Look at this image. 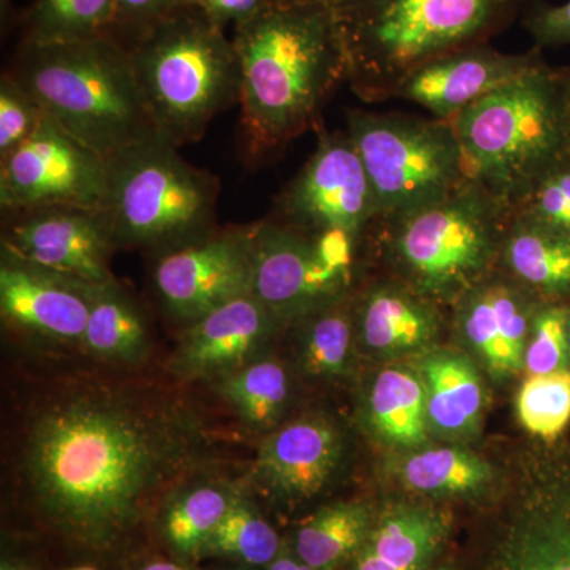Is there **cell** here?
I'll return each mask as SVG.
<instances>
[{"mask_svg": "<svg viewBox=\"0 0 570 570\" xmlns=\"http://www.w3.org/2000/svg\"><path fill=\"white\" fill-rule=\"evenodd\" d=\"M343 460V439L322 417L295 420L273 431L254 461L255 482L283 501L316 497L335 478Z\"/></svg>", "mask_w": 570, "mask_h": 570, "instance_id": "obj_18", "label": "cell"}, {"mask_svg": "<svg viewBox=\"0 0 570 570\" xmlns=\"http://www.w3.org/2000/svg\"><path fill=\"white\" fill-rule=\"evenodd\" d=\"M355 336L376 354L419 351L441 330L436 303L403 281L376 284L352 299Z\"/></svg>", "mask_w": 570, "mask_h": 570, "instance_id": "obj_20", "label": "cell"}, {"mask_svg": "<svg viewBox=\"0 0 570 570\" xmlns=\"http://www.w3.org/2000/svg\"><path fill=\"white\" fill-rule=\"evenodd\" d=\"M512 212L469 179L436 204L379 223L400 281L433 303H453L494 272Z\"/></svg>", "mask_w": 570, "mask_h": 570, "instance_id": "obj_7", "label": "cell"}, {"mask_svg": "<svg viewBox=\"0 0 570 570\" xmlns=\"http://www.w3.org/2000/svg\"><path fill=\"white\" fill-rule=\"evenodd\" d=\"M430 426L445 436H466L482 419V382L474 366L453 352H436L422 365Z\"/></svg>", "mask_w": 570, "mask_h": 570, "instance_id": "obj_23", "label": "cell"}, {"mask_svg": "<svg viewBox=\"0 0 570 570\" xmlns=\"http://www.w3.org/2000/svg\"><path fill=\"white\" fill-rule=\"evenodd\" d=\"M524 28L539 50L570 45V0L562 6L535 3L524 18Z\"/></svg>", "mask_w": 570, "mask_h": 570, "instance_id": "obj_38", "label": "cell"}, {"mask_svg": "<svg viewBox=\"0 0 570 570\" xmlns=\"http://www.w3.org/2000/svg\"><path fill=\"white\" fill-rule=\"evenodd\" d=\"M107 159L67 134L50 116L29 140L0 159V208H104Z\"/></svg>", "mask_w": 570, "mask_h": 570, "instance_id": "obj_12", "label": "cell"}, {"mask_svg": "<svg viewBox=\"0 0 570 570\" xmlns=\"http://www.w3.org/2000/svg\"><path fill=\"white\" fill-rule=\"evenodd\" d=\"M569 309L540 307L531 326L530 343L524 352V367L530 376H546L564 370L569 347Z\"/></svg>", "mask_w": 570, "mask_h": 570, "instance_id": "obj_36", "label": "cell"}, {"mask_svg": "<svg viewBox=\"0 0 570 570\" xmlns=\"http://www.w3.org/2000/svg\"><path fill=\"white\" fill-rule=\"evenodd\" d=\"M2 216L3 254L92 287L116 279L110 264L119 247L104 208L48 206Z\"/></svg>", "mask_w": 570, "mask_h": 570, "instance_id": "obj_14", "label": "cell"}, {"mask_svg": "<svg viewBox=\"0 0 570 570\" xmlns=\"http://www.w3.org/2000/svg\"><path fill=\"white\" fill-rule=\"evenodd\" d=\"M247 570V569H246Z\"/></svg>", "mask_w": 570, "mask_h": 570, "instance_id": "obj_48", "label": "cell"}, {"mask_svg": "<svg viewBox=\"0 0 570 570\" xmlns=\"http://www.w3.org/2000/svg\"><path fill=\"white\" fill-rule=\"evenodd\" d=\"M512 216L570 239V159L540 179Z\"/></svg>", "mask_w": 570, "mask_h": 570, "instance_id": "obj_34", "label": "cell"}, {"mask_svg": "<svg viewBox=\"0 0 570 570\" xmlns=\"http://www.w3.org/2000/svg\"><path fill=\"white\" fill-rule=\"evenodd\" d=\"M287 324L254 295L184 326L168 370L181 379L217 381L264 358Z\"/></svg>", "mask_w": 570, "mask_h": 570, "instance_id": "obj_16", "label": "cell"}, {"mask_svg": "<svg viewBox=\"0 0 570 570\" xmlns=\"http://www.w3.org/2000/svg\"><path fill=\"white\" fill-rule=\"evenodd\" d=\"M346 119L376 197L377 224L436 204L471 179L452 119L356 108Z\"/></svg>", "mask_w": 570, "mask_h": 570, "instance_id": "obj_9", "label": "cell"}, {"mask_svg": "<svg viewBox=\"0 0 570 570\" xmlns=\"http://www.w3.org/2000/svg\"><path fill=\"white\" fill-rule=\"evenodd\" d=\"M189 6V0H116L108 36L129 50L157 22Z\"/></svg>", "mask_w": 570, "mask_h": 570, "instance_id": "obj_37", "label": "cell"}, {"mask_svg": "<svg viewBox=\"0 0 570 570\" xmlns=\"http://www.w3.org/2000/svg\"><path fill=\"white\" fill-rule=\"evenodd\" d=\"M81 351L110 365H138L148 358L151 336L137 299L118 279L97 285Z\"/></svg>", "mask_w": 570, "mask_h": 570, "instance_id": "obj_22", "label": "cell"}, {"mask_svg": "<svg viewBox=\"0 0 570 570\" xmlns=\"http://www.w3.org/2000/svg\"><path fill=\"white\" fill-rule=\"evenodd\" d=\"M527 291L570 295V239L510 217L499 264Z\"/></svg>", "mask_w": 570, "mask_h": 570, "instance_id": "obj_24", "label": "cell"}, {"mask_svg": "<svg viewBox=\"0 0 570 570\" xmlns=\"http://www.w3.org/2000/svg\"><path fill=\"white\" fill-rule=\"evenodd\" d=\"M452 122L469 176L512 212L570 159V75L540 59Z\"/></svg>", "mask_w": 570, "mask_h": 570, "instance_id": "obj_3", "label": "cell"}, {"mask_svg": "<svg viewBox=\"0 0 570 570\" xmlns=\"http://www.w3.org/2000/svg\"><path fill=\"white\" fill-rule=\"evenodd\" d=\"M373 513L362 502H340L318 510L299 528L295 554L317 570H333L362 549Z\"/></svg>", "mask_w": 570, "mask_h": 570, "instance_id": "obj_27", "label": "cell"}, {"mask_svg": "<svg viewBox=\"0 0 570 570\" xmlns=\"http://www.w3.org/2000/svg\"><path fill=\"white\" fill-rule=\"evenodd\" d=\"M200 417L163 390L75 382L26 423L21 474L37 508L78 546L110 550L206 456Z\"/></svg>", "mask_w": 570, "mask_h": 570, "instance_id": "obj_1", "label": "cell"}, {"mask_svg": "<svg viewBox=\"0 0 570 570\" xmlns=\"http://www.w3.org/2000/svg\"><path fill=\"white\" fill-rule=\"evenodd\" d=\"M517 414L532 436L560 438L570 422V370L528 377L517 396Z\"/></svg>", "mask_w": 570, "mask_h": 570, "instance_id": "obj_33", "label": "cell"}, {"mask_svg": "<svg viewBox=\"0 0 570 570\" xmlns=\"http://www.w3.org/2000/svg\"><path fill=\"white\" fill-rule=\"evenodd\" d=\"M281 553V540L275 528L261 515L257 508L236 493L224 519L205 543L200 557H223L243 564H272Z\"/></svg>", "mask_w": 570, "mask_h": 570, "instance_id": "obj_31", "label": "cell"}, {"mask_svg": "<svg viewBox=\"0 0 570 570\" xmlns=\"http://www.w3.org/2000/svg\"><path fill=\"white\" fill-rule=\"evenodd\" d=\"M235 494L230 487L212 480L171 491L160 517V530L170 549L183 558L200 557Z\"/></svg>", "mask_w": 570, "mask_h": 570, "instance_id": "obj_25", "label": "cell"}, {"mask_svg": "<svg viewBox=\"0 0 570 570\" xmlns=\"http://www.w3.org/2000/svg\"><path fill=\"white\" fill-rule=\"evenodd\" d=\"M153 285L167 316L187 326L253 295L250 224L217 228L204 239L154 257Z\"/></svg>", "mask_w": 570, "mask_h": 570, "instance_id": "obj_13", "label": "cell"}, {"mask_svg": "<svg viewBox=\"0 0 570 570\" xmlns=\"http://www.w3.org/2000/svg\"><path fill=\"white\" fill-rule=\"evenodd\" d=\"M242 71V148L250 164L273 159L321 127L326 100L347 82L332 0L269 2L234 28Z\"/></svg>", "mask_w": 570, "mask_h": 570, "instance_id": "obj_2", "label": "cell"}, {"mask_svg": "<svg viewBox=\"0 0 570 570\" xmlns=\"http://www.w3.org/2000/svg\"><path fill=\"white\" fill-rule=\"evenodd\" d=\"M436 570H450V569L441 568V569H436Z\"/></svg>", "mask_w": 570, "mask_h": 570, "instance_id": "obj_47", "label": "cell"}, {"mask_svg": "<svg viewBox=\"0 0 570 570\" xmlns=\"http://www.w3.org/2000/svg\"><path fill=\"white\" fill-rule=\"evenodd\" d=\"M269 0H189V6L204 11L220 28L242 24L268 6Z\"/></svg>", "mask_w": 570, "mask_h": 570, "instance_id": "obj_39", "label": "cell"}, {"mask_svg": "<svg viewBox=\"0 0 570 570\" xmlns=\"http://www.w3.org/2000/svg\"><path fill=\"white\" fill-rule=\"evenodd\" d=\"M317 146L277 195L268 217L306 232L340 230L367 238L379 220L376 197L347 132L317 129Z\"/></svg>", "mask_w": 570, "mask_h": 570, "instance_id": "obj_11", "label": "cell"}, {"mask_svg": "<svg viewBox=\"0 0 570 570\" xmlns=\"http://www.w3.org/2000/svg\"><path fill=\"white\" fill-rule=\"evenodd\" d=\"M47 118L37 97L7 70L0 78V159L29 140Z\"/></svg>", "mask_w": 570, "mask_h": 570, "instance_id": "obj_35", "label": "cell"}, {"mask_svg": "<svg viewBox=\"0 0 570 570\" xmlns=\"http://www.w3.org/2000/svg\"><path fill=\"white\" fill-rule=\"evenodd\" d=\"M448 531L449 519L438 510L415 505L390 510L371 528L354 570H423Z\"/></svg>", "mask_w": 570, "mask_h": 570, "instance_id": "obj_21", "label": "cell"}, {"mask_svg": "<svg viewBox=\"0 0 570 570\" xmlns=\"http://www.w3.org/2000/svg\"><path fill=\"white\" fill-rule=\"evenodd\" d=\"M140 570H187L183 566L176 564L171 561H153L148 564L142 566Z\"/></svg>", "mask_w": 570, "mask_h": 570, "instance_id": "obj_42", "label": "cell"}, {"mask_svg": "<svg viewBox=\"0 0 570 570\" xmlns=\"http://www.w3.org/2000/svg\"><path fill=\"white\" fill-rule=\"evenodd\" d=\"M487 570H570V482L532 494L517 510Z\"/></svg>", "mask_w": 570, "mask_h": 570, "instance_id": "obj_19", "label": "cell"}, {"mask_svg": "<svg viewBox=\"0 0 570 570\" xmlns=\"http://www.w3.org/2000/svg\"><path fill=\"white\" fill-rule=\"evenodd\" d=\"M9 70L52 121L105 159L160 137L129 50L110 36L69 43L21 41Z\"/></svg>", "mask_w": 570, "mask_h": 570, "instance_id": "obj_4", "label": "cell"}, {"mask_svg": "<svg viewBox=\"0 0 570 570\" xmlns=\"http://www.w3.org/2000/svg\"><path fill=\"white\" fill-rule=\"evenodd\" d=\"M104 209L119 249L157 255L214 234L219 179L187 163L163 137L122 149L107 159Z\"/></svg>", "mask_w": 570, "mask_h": 570, "instance_id": "obj_8", "label": "cell"}, {"mask_svg": "<svg viewBox=\"0 0 570 570\" xmlns=\"http://www.w3.org/2000/svg\"><path fill=\"white\" fill-rule=\"evenodd\" d=\"M298 360L309 376L337 377L347 373L354 347L352 298L296 318Z\"/></svg>", "mask_w": 570, "mask_h": 570, "instance_id": "obj_29", "label": "cell"}, {"mask_svg": "<svg viewBox=\"0 0 570 570\" xmlns=\"http://www.w3.org/2000/svg\"><path fill=\"white\" fill-rule=\"evenodd\" d=\"M116 0H33L22 14V41L69 43L108 36Z\"/></svg>", "mask_w": 570, "mask_h": 570, "instance_id": "obj_30", "label": "cell"}, {"mask_svg": "<svg viewBox=\"0 0 570 570\" xmlns=\"http://www.w3.org/2000/svg\"><path fill=\"white\" fill-rule=\"evenodd\" d=\"M347 58V82L382 100L406 71L445 52L489 43L523 0H332Z\"/></svg>", "mask_w": 570, "mask_h": 570, "instance_id": "obj_5", "label": "cell"}, {"mask_svg": "<svg viewBox=\"0 0 570 570\" xmlns=\"http://www.w3.org/2000/svg\"><path fill=\"white\" fill-rule=\"evenodd\" d=\"M214 384L242 422L257 431L275 428L291 397L287 370L268 356L217 379Z\"/></svg>", "mask_w": 570, "mask_h": 570, "instance_id": "obj_28", "label": "cell"}, {"mask_svg": "<svg viewBox=\"0 0 570 570\" xmlns=\"http://www.w3.org/2000/svg\"><path fill=\"white\" fill-rule=\"evenodd\" d=\"M269 2L292 3V2H306V0H269Z\"/></svg>", "mask_w": 570, "mask_h": 570, "instance_id": "obj_44", "label": "cell"}, {"mask_svg": "<svg viewBox=\"0 0 570 570\" xmlns=\"http://www.w3.org/2000/svg\"><path fill=\"white\" fill-rule=\"evenodd\" d=\"M70 570H97V569L89 568V566H81V568H75V569H70Z\"/></svg>", "mask_w": 570, "mask_h": 570, "instance_id": "obj_45", "label": "cell"}, {"mask_svg": "<svg viewBox=\"0 0 570 570\" xmlns=\"http://www.w3.org/2000/svg\"><path fill=\"white\" fill-rule=\"evenodd\" d=\"M0 570H32L31 566L26 564L24 561L14 560V558H2Z\"/></svg>", "mask_w": 570, "mask_h": 570, "instance_id": "obj_43", "label": "cell"}, {"mask_svg": "<svg viewBox=\"0 0 570 570\" xmlns=\"http://www.w3.org/2000/svg\"><path fill=\"white\" fill-rule=\"evenodd\" d=\"M568 332H569V347H570V309H569V325H568Z\"/></svg>", "mask_w": 570, "mask_h": 570, "instance_id": "obj_46", "label": "cell"}, {"mask_svg": "<svg viewBox=\"0 0 570 570\" xmlns=\"http://www.w3.org/2000/svg\"><path fill=\"white\" fill-rule=\"evenodd\" d=\"M0 21H2V31H9L14 22V9L11 0H0Z\"/></svg>", "mask_w": 570, "mask_h": 570, "instance_id": "obj_41", "label": "cell"}, {"mask_svg": "<svg viewBox=\"0 0 570 570\" xmlns=\"http://www.w3.org/2000/svg\"><path fill=\"white\" fill-rule=\"evenodd\" d=\"M94 288L9 254L0 258L2 321L29 336L80 347Z\"/></svg>", "mask_w": 570, "mask_h": 570, "instance_id": "obj_17", "label": "cell"}, {"mask_svg": "<svg viewBox=\"0 0 570 570\" xmlns=\"http://www.w3.org/2000/svg\"><path fill=\"white\" fill-rule=\"evenodd\" d=\"M253 295L291 325L351 296L356 254L366 238L346 232H306L272 217L250 224Z\"/></svg>", "mask_w": 570, "mask_h": 570, "instance_id": "obj_10", "label": "cell"}, {"mask_svg": "<svg viewBox=\"0 0 570 570\" xmlns=\"http://www.w3.org/2000/svg\"><path fill=\"white\" fill-rule=\"evenodd\" d=\"M407 489L428 494H466L489 485L493 469L468 450L445 448L414 453L401 469Z\"/></svg>", "mask_w": 570, "mask_h": 570, "instance_id": "obj_32", "label": "cell"}, {"mask_svg": "<svg viewBox=\"0 0 570 570\" xmlns=\"http://www.w3.org/2000/svg\"><path fill=\"white\" fill-rule=\"evenodd\" d=\"M540 59L539 48L521 55L494 50L490 43L461 48L406 71L390 86L382 100H407L425 108L433 118L450 121Z\"/></svg>", "mask_w": 570, "mask_h": 570, "instance_id": "obj_15", "label": "cell"}, {"mask_svg": "<svg viewBox=\"0 0 570 570\" xmlns=\"http://www.w3.org/2000/svg\"><path fill=\"white\" fill-rule=\"evenodd\" d=\"M367 417L374 431L400 448H415L428 439L426 390L422 379L404 370H385L367 397Z\"/></svg>", "mask_w": 570, "mask_h": 570, "instance_id": "obj_26", "label": "cell"}, {"mask_svg": "<svg viewBox=\"0 0 570 570\" xmlns=\"http://www.w3.org/2000/svg\"><path fill=\"white\" fill-rule=\"evenodd\" d=\"M266 570H317L314 569L313 566L306 564L299 560L298 557H294V554L285 553V551L281 550V553L277 554L276 560L272 562V564L266 566Z\"/></svg>", "mask_w": 570, "mask_h": 570, "instance_id": "obj_40", "label": "cell"}, {"mask_svg": "<svg viewBox=\"0 0 570 570\" xmlns=\"http://www.w3.org/2000/svg\"><path fill=\"white\" fill-rule=\"evenodd\" d=\"M129 55L160 137L178 148L200 140L216 116L239 105L234 40L197 7L157 22Z\"/></svg>", "mask_w": 570, "mask_h": 570, "instance_id": "obj_6", "label": "cell"}]
</instances>
